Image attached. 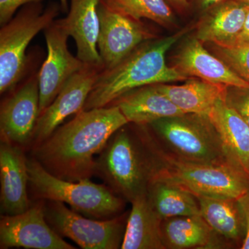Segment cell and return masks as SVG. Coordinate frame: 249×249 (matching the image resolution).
Masks as SVG:
<instances>
[{"label":"cell","mask_w":249,"mask_h":249,"mask_svg":"<svg viewBox=\"0 0 249 249\" xmlns=\"http://www.w3.org/2000/svg\"><path fill=\"white\" fill-rule=\"evenodd\" d=\"M224 100L249 126V89L228 87Z\"/></svg>","instance_id":"27"},{"label":"cell","mask_w":249,"mask_h":249,"mask_svg":"<svg viewBox=\"0 0 249 249\" xmlns=\"http://www.w3.org/2000/svg\"><path fill=\"white\" fill-rule=\"evenodd\" d=\"M127 218L122 249H163L162 219L152 209L146 194L136 198Z\"/></svg>","instance_id":"20"},{"label":"cell","mask_w":249,"mask_h":249,"mask_svg":"<svg viewBox=\"0 0 249 249\" xmlns=\"http://www.w3.org/2000/svg\"><path fill=\"white\" fill-rule=\"evenodd\" d=\"M245 224V238L242 249H249V191L237 199Z\"/></svg>","instance_id":"29"},{"label":"cell","mask_w":249,"mask_h":249,"mask_svg":"<svg viewBox=\"0 0 249 249\" xmlns=\"http://www.w3.org/2000/svg\"><path fill=\"white\" fill-rule=\"evenodd\" d=\"M188 29L139 46L110 69H103L90 92L83 110L107 107L123 95L147 85L188 79L165 60L167 52Z\"/></svg>","instance_id":"2"},{"label":"cell","mask_w":249,"mask_h":249,"mask_svg":"<svg viewBox=\"0 0 249 249\" xmlns=\"http://www.w3.org/2000/svg\"><path fill=\"white\" fill-rule=\"evenodd\" d=\"M43 0H0V24L4 25L14 17L19 8L34 3H42Z\"/></svg>","instance_id":"28"},{"label":"cell","mask_w":249,"mask_h":249,"mask_svg":"<svg viewBox=\"0 0 249 249\" xmlns=\"http://www.w3.org/2000/svg\"><path fill=\"white\" fill-rule=\"evenodd\" d=\"M235 1H239V2L242 3V4L249 6V0H235Z\"/></svg>","instance_id":"34"},{"label":"cell","mask_w":249,"mask_h":249,"mask_svg":"<svg viewBox=\"0 0 249 249\" xmlns=\"http://www.w3.org/2000/svg\"><path fill=\"white\" fill-rule=\"evenodd\" d=\"M29 188L36 200L59 201L85 217L108 219L119 215L123 198L107 186L90 179L70 181L54 176L34 159L27 160Z\"/></svg>","instance_id":"5"},{"label":"cell","mask_w":249,"mask_h":249,"mask_svg":"<svg viewBox=\"0 0 249 249\" xmlns=\"http://www.w3.org/2000/svg\"><path fill=\"white\" fill-rule=\"evenodd\" d=\"M101 2L137 20L150 19L165 27L175 24L173 9L165 0H101Z\"/></svg>","instance_id":"25"},{"label":"cell","mask_w":249,"mask_h":249,"mask_svg":"<svg viewBox=\"0 0 249 249\" xmlns=\"http://www.w3.org/2000/svg\"><path fill=\"white\" fill-rule=\"evenodd\" d=\"M249 9V6L235 0L213 6L204 13L196 37L202 43L231 45L242 30Z\"/></svg>","instance_id":"19"},{"label":"cell","mask_w":249,"mask_h":249,"mask_svg":"<svg viewBox=\"0 0 249 249\" xmlns=\"http://www.w3.org/2000/svg\"><path fill=\"white\" fill-rule=\"evenodd\" d=\"M172 9H175L179 13H184L191 7L189 0H165Z\"/></svg>","instance_id":"32"},{"label":"cell","mask_w":249,"mask_h":249,"mask_svg":"<svg viewBox=\"0 0 249 249\" xmlns=\"http://www.w3.org/2000/svg\"><path fill=\"white\" fill-rule=\"evenodd\" d=\"M60 1V6L62 12L68 13L69 11V4L68 0H59Z\"/></svg>","instance_id":"33"},{"label":"cell","mask_w":249,"mask_h":249,"mask_svg":"<svg viewBox=\"0 0 249 249\" xmlns=\"http://www.w3.org/2000/svg\"><path fill=\"white\" fill-rule=\"evenodd\" d=\"M213 232L201 215L168 218L161 223L165 249L204 248L211 245Z\"/></svg>","instance_id":"22"},{"label":"cell","mask_w":249,"mask_h":249,"mask_svg":"<svg viewBox=\"0 0 249 249\" xmlns=\"http://www.w3.org/2000/svg\"><path fill=\"white\" fill-rule=\"evenodd\" d=\"M103 67L86 64L64 85L52 104L39 116L31 143L32 147L48 138L69 116L84 109L85 103Z\"/></svg>","instance_id":"12"},{"label":"cell","mask_w":249,"mask_h":249,"mask_svg":"<svg viewBox=\"0 0 249 249\" xmlns=\"http://www.w3.org/2000/svg\"><path fill=\"white\" fill-rule=\"evenodd\" d=\"M27 158L21 147L1 137L0 209L1 214L15 215L31 207L28 196Z\"/></svg>","instance_id":"14"},{"label":"cell","mask_w":249,"mask_h":249,"mask_svg":"<svg viewBox=\"0 0 249 249\" xmlns=\"http://www.w3.org/2000/svg\"><path fill=\"white\" fill-rule=\"evenodd\" d=\"M128 124L115 106L82 110L33 147L31 158L61 179H90L96 173L95 156L114 132Z\"/></svg>","instance_id":"1"},{"label":"cell","mask_w":249,"mask_h":249,"mask_svg":"<svg viewBox=\"0 0 249 249\" xmlns=\"http://www.w3.org/2000/svg\"><path fill=\"white\" fill-rule=\"evenodd\" d=\"M110 106L119 107L129 124L137 125L150 124L160 119L186 114L154 85L126 93Z\"/></svg>","instance_id":"18"},{"label":"cell","mask_w":249,"mask_h":249,"mask_svg":"<svg viewBox=\"0 0 249 249\" xmlns=\"http://www.w3.org/2000/svg\"><path fill=\"white\" fill-rule=\"evenodd\" d=\"M223 147L232 163L249 177V126L228 106L224 98L214 105L209 116Z\"/></svg>","instance_id":"17"},{"label":"cell","mask_w":249,"mask_h":249,"mask_svg":"<svg viewBox=\"0 0 249 249\" xmlns=\"http://www.w3.org/2000/svg\"><path fill=\"white\" fill-rule=\"evenodd\" d=\"M45 201L46 219L61 237L83 249H121L128 218L124 214L108 219H92L68 209L64 203Z\"/></svg>","instance_id":"8"},{"label":"cell","mask_w":249,"mask_h":249,"mask_svg":"<svg viewBox=\"0 0 249 249\" xmlns=\"http://www.w3.org/2000/svg\"><path fill=\"white\" fill-rule=\"evenodd\" d=\"M44 31L47 56L38 73L40 116L52 104L67 80L86 65L69 51L70 35L60 19H55Z\"/></svg>","instance_id":"11"},{"label":"cell","mask_w":249,"mask_h":249,"mask_svg":"<svg viewBox=\"0 0 249 249\" xmlns=\"http://www.w3.org/2000/svg\"><path fill=\"white\" fill-rule=\"evenodd\" d=\"M201 217L214 232L237 240L244 234L245 224L237 199L232 198L196 196Z\"/></svg>","instance_id":"23"},{"label":"cell","mask_w":249,"mask_h":249,"mask_svg":"<svg viewBox=\"0 0 249 249\" xmlns=\"http://www.w3.org/2000/svg\"><path fill=\"white\" fill-rule=\"evenodd\" d=\"M98 15L100 31L97 45L103 69L116 66L139 46L157 37L142 20L116 12L101 2Z\"/></svg>","instance_id":"9"},{"label":"cell","mask_w":249,"mask_h":249,"mask_svg":"<svg viewBox=\"0 0 249 249\" xmlns=\"http://www.w3.org/2000/svg\"><path fill=\"white\" fill-rule=\"evenodd\" d=\"M124 127L113 134L98 154L95 175L116 195L132 202L147 193L156 144L147 134L137 138Z\"/></svg>","instance_id":"3"},{"label":"cell","mask_w":249,"mask_h":249,"mask_svg":"<svg viewBox=\"0 0 249 249\" xmlns=\"http://www.w3.org/2000/svg\"><path fill=\"white\" fill-rule=\"evenodd\" d=\"M248 178L235 165L186 161L165 153L157 145L150 182L175 185L196 196L238 199L249 191Z\"/></svg>","instance_id":"4"},{"label":"cell","mask_w":249,"mask_h":249,"mask_svg":"<svg viewBox=\"0 0 249 249\" xmlns=\"http://www.w3.org/2000/svg\"><path fill=\"white\" fill-rule=\"evenodd\" d=\"M246 43H249V9L247 16H246L245 22H244L242 30H241L240 34L236 37L235 40L231 45Z\"/></svg>","instance_id":"30"},{"label":"cell","mask_w":249,"mask_h":249,"mask_svg":"<svg viewBox=\"0 0 249 249\" xmlns=\"http://www.w3.org/2000/svg\"><path fill=\"white\" fill-rule=\"evenodd\" d=\"M101 0H70L67 17L60 19L77 47V57L85 64L103 67L98 49Z\"/></svg>","instance_id":"16"},{"label":"cell","mask_w":249,"mask_h":249,"mask_svg":"<svg viewBox=\"0 0 249 249\" xmlns=\"http://www.w3.org/2000/svg\"><path fill=\"white\" fill-rule=\"evenodd\" d=\"M62 11L60 4L52 2L44 9L42 3L20 8L0 29V93L11 91L22 79L27 66L28 46L41 31L55 20Z\"/></svg>","instance_id":"6"},{"label":"cell","mask_w":249,"mask_h":249,"mask_svg":"<svg viewBox=\"0 0 249 249\" xmlns=\"http://www.w3.org/2000/svg\"><path fill=\"white\" fill-rule=\"evenodd\" d=\"M45 200H37L26 212L1 214L0 248L74 249L58 235L45 217Z\"/></svg>","instance_id":"10"},{"label":"cell","mask_w":249,"mask_h":249,"mask_svg":"<svg viewBox=\"0 0 249 249\" xmlns=\"http://www.w3.org/2000/svg\"><path fill=\"white\" fill-rule=\"evenodd\" d=\"M150 125L180 160L236 166L207 116L186 114L160 119Z\"/></svg>","instance_id":"7"},{"label":"cell","mask_w":249,"mask_h":249,"mask_svg":"<svg viewBox=\"0 0 249 249\" xmlns=\"http://www.w3.org/2000/svg\"><path fill=\"white\" fill-rule=\"evenodd\" d=\"M40 116L39 76L33 75L1 103V137L19 146L31 142Z\"/></svg>","instance_id":"13"},{"label":"cell","mask_w":249,"mask_h":249,"mask_svg":"<svg viewBox=\"0 0 249 249\" xmlns=\"http://www.w3.org/2000/svg\"><path fill=\"white\" fill-rule=\"evenodd\" d=\"M147 196L152 209L162 220L179 216L201 215L196 196L175 185L151 181Z\"/></svg>","instance_id":"24"},{"label":"cell","mask_w":249,"mask_h":249,"mask_svg":"<svg viewBox=\"0 0 249 249\" xmlns=\"http://www.w3.org/2000/svg\"><path fill=\"white\" fill-rule=\"evenodd\" d=\"M190 3L193 2L196 5V9L200 10L201 12L204 13L213 6H215L218 4L224 2L227 0H189Z\"/></svg>","instance_id":"31"},{"label":"cell","mask_w":249,"mask_h":249,"mask_svg":"<svg viewBox=\"0 0 249 249\" xmlns=\"http://www.w3.org/2000/svg\"><path fill=\"white\" fill-rule=\"evenodd\" d=\"M202 44L196 37L183 42L174 56L173 67L188 78L193 77L214 84L249 89V83L222 59L208 52Z\"/></svg>","instance_id":"15"},{"label":"cell","mask_w":249,"mask_h":249,"mask_svg":"<svg viewBox=\"0 0 249 249\" xmlns=\"http://www.w3.org/2000/svg\"><path fill=\"white\" fill-rule=\"evenodd\" d=\"M195 79L181 85L167 83L154 85L184 114L208 117L216 103L225 97L228 87Z\"/></svg>","instance_id":"21"},{"label":"cell","mask_w":249,"mask_h":249,"mask_svg":"<svg viewBox=\"0 0 249 249\" xmlns=\"http://www.w3.org/2000/svg\"><path fill=\"white\" fill-rule=\"evenodd\" d=\"M214 46L217 56L249 83V43Z\"/></svg>","instance_id":"26"}]
</instances>
